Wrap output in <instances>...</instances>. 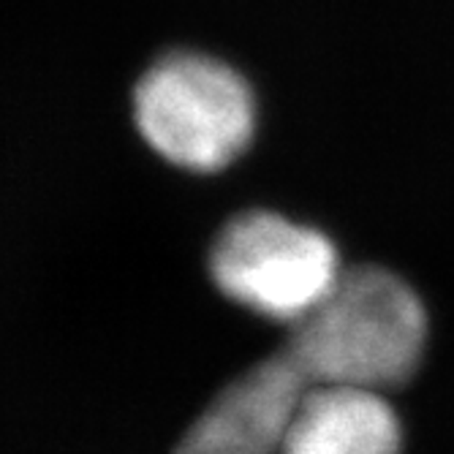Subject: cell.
Wrapping results in <instances>:
<instances>
[{
    "mask_svg": "<svg viewBox=\"0 0 454 454\" xmlns=\"http://www.w3.org/2000/svg\"><path fill=\"white\" fill-rule=\"evenodd\" d=\"M425 346L427 313L414 288L384 267H354L292 324L286 354L308 384L387 392L417 373Z\"/></svg>",
    "mask_w": 454,
    "mask_h": 454,
    "instance_id": "6da1fadb",
    "label": "cell"
},
{
    "mask_svg": "<svg viewBox=\"0 0 454 454\" xmlns=\"http://www.w3.org/2000/svg\"><path fill=\"white\" fill-rule=\"evenodd\" d=\"M134 114L147 145L191 172L229 167L256 126L242 76L201 55H172L153 66L137 88Z\"/></svg>",
    "mask_w": 454,
    "mask_h": 454,
    "instance_id": "7a4b0ae2",
    "label": "cell"
},
{
    "mask_svg": "<svg viewBox=\"0 0 454 454\" xmlns=\"http://www.w3.org/2000/svg\"><path fill=\"white\" fill-rule=\"evenodd\" d=\"M210 272L231 302L272 321L297 324L329 294L343 267L333 239L318 229L254 210L223 226Z\"/></svg>",
    "mask_w": 454,
    "mask_h": 454,
    "instance_id": "3957f363",
    "label": "cell"
},
{
    "mask_svg": "<svg viewBox=\"0 0 454 454\" xmlns=\"http://www.w3.org/2000/svg\"><path fill=\"white\" fill-rule=\"evenodd\" d=\"M308 387L286 351L259 362L204 408L175 454H280Z\"/></svg>",
    "mask_w": 454,
    "mask_h": 454,
    "instance_id": "277c9868",
    "label": "cell"
},
{
    "mask_svg": "<svg viewBox=\"0 0 454 454\" xmlns=\"http://www.w3.org/2000/svg\"><path fill=\"white\" fill-rule=\"evenodd\" d=\"M280 454H403V425L384 392L310 384Z\"/></svg>",
    "mask_w": 454,
    "mask_h": 454,
    "instance_id": "5b68a950",
    "label": "cell"
}]
</instances>
